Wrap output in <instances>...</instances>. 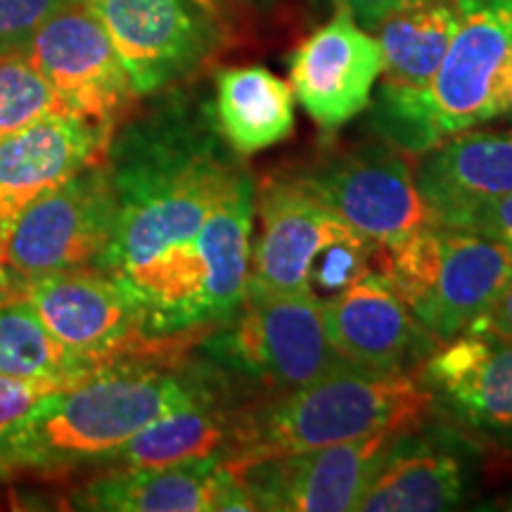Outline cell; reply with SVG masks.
Listing matches in <instances>:
<instances>
[{
  "label": "cell",
  "mask_w": 512,
  "mask_h": 512,
  "mask_svg": "<svg viewBox=\"0 0 512 512\" xmlns=\"http://www.w3.org/2000/svg\"><path fill=\"white\" fill-rule=\"evenodd\" d=\"M105 159L117 216L95 266L121 285L159 347L211 332L202 240L209 216L247 171L242 157L221 138L214 114L174 107L128 126Z\"/></svg>",
  "instance_id": "obj_1"
},
{
  "label": "cell",
  "mask_w": 512,
  "mask_h": 512,
  "mask_svg": "<svg viewBox=\"0 0 512 512\" xmlns=\"http://www.w3.org/2000/svg\"><path fill=\"white\" fill-rule=\"evenodd\" d=\"M228 382L219 375L157 368L131 358L55 389L0 439V479L57 475L81 465H102L133 434Z\"/></svg>",
  "instance_id": "obj_2"
},
{
  "label": "cell",
  "mask_w": 512,
  "mask_h": 512,
  "mask_svg": "<svg viewBox=\"0 0 512 512\" xmlns=\"http://www.w3.org/2000/svg\"><path fill=\"white\" fill-rule=\"evenodd\" d=\"M432 396L418 377L349 368L238 408L226 458L235 463L342 444L427 420Z\"/></svg>",
  "instance_id": "obj_3"
},
{
  "label": "cell",
  "mask_w": 512,
  "mask_h": 512,
  "mask_svg": "<svg viewBox=\"0 0 512 512\" xmlns=\"http://www.w3.org/2000/svg\"><path fill=\"white\" fill-rule=\"evenodd\" d=\"M512 64V0H460V19L437 74L415 98H375L370 126L420 157L441 140L498 119Z\"/></svg>",
  "instance_id": "obj_4"
},
{
  "label": "cell",
  "mask_w": 512,
  "mask_h": 512,
  "mask_svg": "<svg viewBox=\"0 0 512 512\" xmlns=\"http://www.w3.org/2000/svg\"><path fill=\"white\" fill-rule=\"evenodd\" d=\"M375 264L439 344L463 335L512 280V245L430 223L380 245Z\"/></svg>",
  "instance_id": "obj_5"
},
{
  "label": "cell",
  "mask_w": 512,
  "mask_h": 512,
  "mask_svg": "<svg viewBox=\"0 0 512 512\" xmlns=\"http://www.w3.org/2000/svg\"><path fill=\"white\" fill-rule=\"evenodd\" d=\"M211 332L204 354L214 370L259 389L261 396L356 368L330 342L316 294L247 292L240 309Z\"/></svg>",
  "instance_id": "obj_6"
},
{
  "label": "cell",
  "mask_w": 512,
  "mask_h": 512,
  "mask_svg": "<svg viewBox=\"0 0 512 512\" xmlns=\"http://www.w3.org/2000/svg\"><path fill=\"white\" fill-rule=\"evenodd\" d=\"M110 36L136 95L202 67L226 41L214 0H83Z\"/></svg>",
  "instance_id": "obj_7"
},
{
  "label": "cell",
  "mask_w": 512,
  "mask_h": 512,
  "mask_svg": "<svg viewBox=\"0 0 512 512\" xmlns=\"http://www.w3.org/2000/svg\"><path fill=\"white\" fill-rule=\"evenodd\" d=\"M290 176L375 245L437 223L418 190L415 166L384 140L330 152Z\"/></svg>",
  "instance_id": "obj_8"
},
{
  "label": "cell",
  "mask_w": 512,
  "mask_h": 512,
  "mask_svg": "<svg viewBox=\"0 0 512 512\" xmlns=\"http://www.w3.org/2000/svg\"><path fill=\"white\" fill-rule=\"evenodd\" d=\"M117 197L102 157L31 202L19 214L3 252L19 278L95 266L110 245Z\"/></svg>",
  "instance_id": "obj_9"
},
{
  "label": "cell",
  "mask_w": 512,
  "mask_h": 512,
  "mask_svg": "<svg viewBox=\"0 0 512 512\" xmlns=\"http://www.w3.org/2000/svg\"><path fill=\"white\" fill-rule=\"evenodd\" d=\"M22 297L64 347L98 368L166 351L145 335L128 294L98 266L67 268L27 280Z\"/></svg>",
  "instance_id": "obj_10"
},
{
  "label": "cell",
  "mask_w": 512,
  "mask_h": 512,
  "mask_svg": "<svg viewBox=\"0 0 512 512\" xmlns=\"http://www.w3.org/2000/svg\"><path fill=\"white\" fill-rule=\"evenodd\" d=\"M401 430L235 463L254 510L275 512H349L380 470L384 453Z\"/></svg>",
  "instance_id": "obj_11"
},
{
  "label": "cell",
  "mask_w": 512,
  "mask_h": 512,
  "mask_svg": "<svg viewBox=\"0 0 512 512\" xmlns=\"http://www.w3.org/2000/svg\"><path fill=\"white\" fill-rule=\"evenodd\" d=\"M69 114L114 126L136 98L110 36L86 3L67 5L38 27L24 48Z\"/></svg>",
  "instance_id": "obj_12"
},
{
  "label": "cell",
  "mask_w": 512,
  "mask_h": 512,
  "mask_svg": "<svg viewBox=\"0 0 512 512\" xmlns=\"http://www.w3.org/2000/svg\"><path fill=\"white\" fill-rule=\"evenodd\" d=\"M422 384L470 439L512 453V339L463 332L422 363Z\"/></svg>",
  "instance_id": "obj_13"
},
{
  "label": "cell",
  "mask_w": 512,
  "mask_h": 512,
  "mask_svg": "<svg viewBox=\"0 0 512 512\" xmlns=\"http://www.w3.org/2000/svg\"><path fill=\"white\" fill-rule=\"evenodd\" d=\"M254 216L259 233L249 261L252 294H313L311 268L318 254L356 233L290 174L261 183Z\"/></svg>",
  "instance_id": "obj_14"
},
{
  "label": "cell",
  "mask_w": 512,
  "mask_h": 512,
  "mask_svg": "<svg viewBox=\"0 0 512 512\" xmlns=\"http://www.w3.org/2000/svg\"><path fill=\"white\" fill-rule=\"evenodd\" d=\"M382 76L377 38L339 10L299 43L290 57V88L323 133H335L370 105Z\"/></svg>",
  "instance_id": "obj_15"
},
{
  "label": "cell",
  "mask_w": 512,
  "mask_h": 512,
  "mask_svg": "<svg viewBox=\"0 0 512 512\" xmlns=\"http://www.w3.org/2000/svg\"><path fill=\"white\" fill-rule=\"evenodd\" d=\"M453 425H420L396 434L380 470L363 494L366 512H437L465 501L472 486L475 451Z\"/></svg>",
  "instance_id": "obj_16"
},
{
  "label": "cell",
  "mask_w": 512,
  "mask_h": 512,
  "mask_svg": "<svg viewBox=\"0 0 512 512\" xmlns=\"http://www.w3.org/2000/svg\"><path fill=\"white\" fill-rule=\"evenodd\" d=\"M323 318L335 349L363 370L408 373L439 347L380 268H368L347 290L325 299Z\"/></svg>",
  "instance_id": "obj_17"
},
{
  "label": "cell",
  "mask_w": 512,
  "mask_h": 512,
  "mask_svg": "<svg viewBox=\"0 0 512 512\" xmlns=\"http://www.w3.org/2000/svg\"><path fill=\"white\" fill-rule=\"evenodd\" d=\"M112 131L114 126L55 112L0 143V245L31 202L107 155Z\"/></svg>",
  "instance_id": "obj_18"
},
{
  "label": "cell",
  "mask_w": 512,
  "mask_h": 512,
  "mask_svg": "<svg viewBox=\"0 0 512 512\" xmlns=\"http://www.w3.org/2000/svg\"><path fill=\"white\" fill-rule=\"evenodd\" d=\"M228 460L192 458L159 467L105 470L72 496L79 510L98 512H204L219 510Z\"/></svg>",
  "instance_id": "obj_19"
},
{
  "label": "cell",
  "mask_w": 512,
  "mask_h": 512,
  "mask_svg": "<svg viewBox=\"0 0 512 512\" xmlns=\"http://www.w3.org/2000/svg\"><path fill=\"white\" fill-rule=\"evenodd\" d=\"M415 181L434 216L456 204L508 195L512 192V126H475L441 140L420 155Z\"/></svg>",
  "instance_id": "obj_20"
},
{
  "label": "cell",
  "mask_w": 512,
  "mask_h": 512,
  "mask_svg": "<svg viewBox=\"0 0 512 512\" xmlns=\"http://www.w3.org/2000/svg\"><path fill=\"white\" fill-rule=\"evenodd\" d=\"M460 0H420L377 27L382 86L377 98L401 100L425 93L456 34Z\"/></svg>",
  "instance_id": "obj_21"
},
{
  "label": "cell",
  "mask_w": 512,
  "mask_h": 512,
  "mask_svg": "<svg viewBox=\"0 0 512 512\" xmlns=\"http://www.w3.org/2000/svg\"><path fill=\"white\" fill-rule=\"evenodd\" d=\"M214 121L240 157L283 143L294 131V93L266 67H228L216 74Z\"/></svg>",
  "instance_id": "obj_22"
},
{
  "label": "cell",
  "mask_w": 512,
  "mask_h": 512,
  "mask_svg": "<svg viewBox=\"0 0 512 512\" xmlns=\"http://www.w3.org/2000/svg\"><path fill=\"white\" fill-rule=\"evenodd\" d=\"M238 408L211 394L157 418L133 434L117 453L102 463L105 470L121 467H159L204 456H226L230 425ZM228 460V458H226Z\"/></svg>",
  "instance_id": "obj_23"
},
{
  "label": "cell",
  "mask_w": 512,
  "mask_h": 512,
  "mask_svg": "<svg viewBox=\"0 0 512 512\" xmlns=\"http://www.w3.org/2000/svg\"><path fill=\"white\" fill-rule=\"evenodd\" d=\"M95 370L100 368L64 347L27 299L0 304V375L67 387Z\"/></svg>",
  "instance_id": "obj_24"
},
{
  "label": "cell",
  "mask_w": 512,
  "mask_h": 512,
  "mask_svg": "<svg viewBox=\"0 0 512 512\" xmlns=\"http://www.w3.org/2000/svg\"><path fill=\"white\" fill-rule=\"evenodd\" d=\"M55 112L67 110L27 55H0V143Z\"/></svg>",
  "instance_id": "obj_25"
},
{
  "label": "cell",
  "mask_w": 512,
  "mask_h": 512,
  "mask_svg": "<svg viewBox=\"0 0 512 512\" xmlns=\"http://www.w3.org/2000/svg\"><path fill=\"white\" fill-rule=\"evenodd\" d=\"M377 247L373 240L363 238L361 233L332 242L318 254L311 268V292L320 302L335 297L354 283L361 273H366L370 264H375Z\"/></svg>",
  "instance_id": "obj_26"
},
{
  "label": "cell",
  "mask_w": 512,
  "mask_h": 512,
  "mask_svg": "<svg viewBox=\"0 0 512 512\" xmlns=\"http://www.w3.org/2000/svg\"><path fill=\"white\" fill-rule=\"evenodd\" d=\"M79 0H0V55L24 53L46 19Z\"/></svg>",
  "instance_id": "obj_27"
},
{
  "label": "cell",
  "mask_w": 512,
  "mask_h": 512,
  "mask_svg": "<svg viewBox=\"0 0 512 512\" xmlns=\"http://www.w3.org/2000/svg\"><path fill=\"white\" fill-rule=\"evenodd\" d=\"M434 219L444 226L472 230V233L489 235V238L512 245V192L489 197V200L456 204V207L439 211Z\"/></svg>",
  "instance_id": "obj_28"
},
{
  "label": "cell",
  "mask_w": 512,
  "mask_h": 512,
  "mask_svg": "<svg viewBox=\"0 0 512 512\" xmlns=\"http://www.w3.org/2000/svg\"><path fill=\"white\" fill-rule=\"evenodd\" d=\"M55 389L60 387L50 382L0 375V439L8 437L19 422L34 411L36 403Z\"/></svg>",
  "instance_id": "obj_29"
},
{
  "label": "cell",
  "mask_w": 512,
  "mask_h": 512,
  "mask_svg": "<svg viewBox=\"0 0 512 512\" xmlns=\"http://www.w3.org/2000/svg\"><path fill=\"white\" fill-rule=\"evenodd\" d=\"M339 10H347L363 29L375 31L387 17L420 0H330Z\"/></svg>",
  "instance_id": "obj_30"
},
{
  "label": "cell",
  "mask_w": 512,
  "mask_h": 512,
  "mask_svg": "<svg viewBox=\"0 0 512 512\" xmlns=\"http://www.w3.org/2000/svg\"><path fill=\"white\" fill-rule=\"evenodd\" d=\"M467 332H482V335H496L512 339V280L505 287L498 302L484 313L482 318L467 328Z\"/></svg>",
  "instance_id": "obj_31"
},
{
  "label": "cell",
  "mask_w": 512,
  "mask_h": 512,
  "mask_svg": "<svg viewBox=\"0 0 512 512\" xmlns=\"http://www.w3.org/2000/svg\"><path fill=\"white\" fill-rule=\"evenodd\" d=\"M22 287H24V280L19 278L15 268L10 266L8 256L3 252V245H0V304L22 297Z\"/></svg>",
  "instance_id": "obj_32"
},
{
  "label": "cell",
  "mask_w": 512,
  "mask_h": 512,
  "mask_svg": "<svg viewBox=\"0 0 512 512\" xmlns=\"http://www.w3.org/2000/svg\"><path fill=\"white\" fill-rule=\"evenodd\" d=\"M498 119L512 121V64L505 74L503 88H501V105H498Z\"/></svg>",
  "instance_id": "obj_33"
},
{
  "label": "cell",
  "mask_w": 512,
  "mask_h": 512,
  "mask_svg": "<svg viewBox=\"0 0 512 512\" xmlns=\"http://www.w3.org/2000/svg\"><path fill=\"white\" fill-rule=\"evenodd\" d=\"M503 508H505V510H512V494H510L508 498H505V505H503Z\"/></svg>",
  "instance_id": "obj_34"
},
{
  "label": "cell",
  "mask_w": 512,
  "mask_h": 512,
  "mask_svg": "<svg viewBox=\"0 0 512 512\" xmlns=\"http://www.w3.org/2000/svg\"><path fill=\"white\" fill-rule=\"evenodd\" d=\"M249 3H268V0H249Z\"/></svg>",
  "instance_id": "obj_35"
}]
</instances>
